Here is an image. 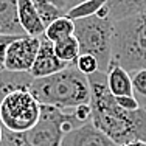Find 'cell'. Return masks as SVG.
Segmentation results:
<instances>
[{
	"instance_id": "20",
	"label": "cell",
	"mask_w": 146,
	"mask_h": 146,
	"mask_svg": "<svg viewBox=\"0 0 146 146\" xmlns=\"http://www.w3.org/2000/svg\"><path fill=\"white\" fill-rule=\"evenodd\" d=\"M48 3H51L53 6H56L58 9H61L62 13H67L68 9V0H47Z\"/></svg>"
},
{
	"instance_id": "5",
	"label": "cell",
	"mask_w": 146,
	"mask_h": 146,
	"mask_svg": "<svg viewBox=\"0 0 146 146\" xmlns=\"http://www.w3.org/2000/svg\"><path fill=\"white\" fill-rule=\"evenodd\" d=\"M73 36L78 40L79 54H90L98 62V70L106 73L112 61L113 22L107 16H90L73 20Z\"/></svg>"
},
{
	"instance_id": "4",
	"label": "cell",
	"mask_w": 146,
	"mask_h": 146,
	"mask_svg": "<svg viewBox=\"0 0 146 146\" xmlns=\"http://www.w3.org/2000/svg\"><path fill=\"white\" fill-rule=\"evenodd\" d=\"M112 62L127 73L146 68V11L113 22Z\"/></svg>"
},
{
	"instance_id": "22",
	"label": "cell",
	"mask_w": 146,
	"mask_h": 146,
	"mask_svg": "<svg viewBox=\"0 0 146 146\" xmlns=\"http://www.w3.org/2000/svg\"><path fill=\"white\" fill-rule=\"evenodd\" d=\"M123 146H146V141H131V143H126V145H123Z\"/></svg>"
},
{
	"instance_id": "13",
	"label": "cell",
	"mask_w": 146,
	"mask_h": 146,
	"mask_svg": "<svg viewBox=\"0 0 146 146\" xmlns=\"http://www.w3.org/2000/svg\"><path fill=\"white\" fill-rule=\"evenodd\" d=\"M73 31H75V23H73V20H70L67 16H62L56 20H53V22L45 28L44 36L47 37L51 44H54L61 39L73 36Z\"/></svg>"
},
{
	"instance_id": "16",
	"label": "cell",
	"mask_w": 146,
	"mask_h": 146,
	"mask_svg": "<svg viewBox=\"0 0 146 146\" xmlns=\"http://www.w3.org/2000/svg\"><path fill=\"white\" fill-rule=\"evenodd\" d=\"M131 82H132V95L138 101L140 107L146 109V68L131 72Z\"/></svg>"
},
{
	"instance_id": "3",
	"label": "cell",
	"mask_w": 146,
	"mask_h": 146,
	"mask_svg": "<svg viewBox=\"0 0 146 146\" xmlns=\"http://www.w3.org/2000/svg\"><path fill=\"white\" fill-rule=\"evenodd\" d=\"M81 126L72 110L40 106V118L33 129L13 134L3 129L0 146H61V140L67 132Z\"/></svg>"
},
{
	"instance_id": "7",
	"label": "cell",
	"mask_w": 146,
	"mask_h": 146,
	"mask_svg": "<svg viewBox=\"0 0 146 146\" xmlns=\"http://www.w3.org/2000/svg\"><path fill=\"white\" fill-rule=\"evenodd\" d=\"M40 37L16 36L5 50L3 67L11 73H30L39 51Z\"/></svg>"
},
{
	"instance_id": "10",
	"label": "cell",
	"mask_w": 146,
	"mask_h": 146,
	"mask_svg": "<svg viewBox=\"0 0 146 146\" xmlns=\"http://www.w3.org/2000/svg\"><path fill=\"white\" fill-rule=\"evenodd\" d=\"M17 19L25 36L40 37L45 33V27L39 19L31 0H17Z\"/></svg>"
},
{
	"instance_id": "6",
	"label": "cell",
	"mask_w": 146,
	"mask_h": 146,
	"mask_svg": "<svg viewBox=\"0 0 146 146\" xmlns=\"http://www.w3.org/2000/svg\"><path fill=\"white\" fill-rule=\"evenodd\" d=\"M40 118V104L28 89L8 93L0 103V124L13 134L33 129Z\"/></svg>"
},
{
	"instance_id": "21",
	"label": "cell",
	"mask_w": 146,
	"mask_h": 146,
	"mask_svg": "<svg viewBox=\"0 0 146 146\" xmlns=\"http://www.w3.org/2000/svg\"><path fill=\"white\" fill-rule=\"evenodd\" d=\"M82 2H87V0H68V9H72L73 6L79 5V3H82ZM68 9H67V11H68Z\"/></svg>"
},
{
	"instance_id": "14",
	"label": "cell",
	"mask_w": 146,
	"mask_h": 146,
	"mask_svg": "<svg viewBox=\"0 0 146 146\" xmlns=\"http://www.w3.org/2000/svg\"><path fill=\"white\" fill-rule=\"evenodd\" d=\"M53 51H54V54H56V58L59 61H62L64 64L73 65L79 56L78 40L75 39V36L61 39V40H58V42L53 44Z\"/></svg>"
},
{
	"instance_id": "23",
	"label": "cell",
	"mask_w": 146,
	"mask_h": 146,
	"mask_svg": "<svg viewBox=\"0 0 146 146\" xmlns=\"http://www.w3.org/2000/svg\"><path fill=\"white\" fill-rule=\"evenodd\" d=\"M2 132H3V127H2V124H0V140H2Z\"/></svg>"
},
{
	"instance_id": "19",
	"label": "cell",
	"mask_w": 146,
	"mask_h": 146,
	"mask_svg": "<svg viewBox=\"0 0 146 146\" xmlns=\"http://www.w3.org/2000/svg\"><path fill=\"white\" fill-rule=\"evenodd\" d=\"M16 36H0V72L5 70L3 67V61H5V50L8 47V44L14 39Z\"/></svg>"
},
{
	"instance_id": "12",
	"label": "cell",
	"mask_w": 146,
	"mask_h": 146,
	"mask_svg": "<svg viewBox=\"0 0 146 146\" xmlns=\"http://www.w3.org/2000/svg\"><path fill=\"white\" fill-rule=\"evenodd\" d=\"M112 22L146 11V0H109L103 9Z\"/></svg>"
},
{
	"instance_id": "9",
	"label": "cell",
	"mask_w": 146,
	"mask_h": 146,
	"mask_svg": "<svg viewBox=\"0 0 146 146\" xmlns=\"http://www.w3.org/2000/svg\"><path fill=\"white\" fill-rule=\"evenodd\" d=\"M61 146H118L107 135L98 131L92 121L72 129L62 137Z\"/></svg>"
},
{
	"instance_id": "15",
	"label": "cell",
	"mask_w": 146,
	"mask_h": 146,
	"mask_svg": "<svg viewBox=\"0 0 146 146\" xmlns=\"http://www.w3.org/2000/svg\"><path fill=\"white\" fill-rule=\"evenodd\" d=\"M31 3H33L34 9H36L39 19L42 20L45 28H47L53 20H56V19H59V17L65 16V13H62L61 9L56 8V6H53L51 3H48L47 0H31Z\"/></svg>"
},
{
	"instance_id": "18",
	"label": "cell",
	"mask_w": 146,
	"mask_h": 146,
	"mask_svg": "<svg viewBox=\"0 0 146 146\" xmlns=\"http://www.w3.org/2000/svg\"><path fill=\"white\" fill-rule=\"evenodd\" d=\"M117 104L121 107V109L124 110H137L140 109V104H138V101L134 98V95L132 96H118V98H115Z\"/></svg>"
},
{
	"instance_id": "8",
	"label": "cell",
	"mask_w": 146,
	"mask_h": 146,
	"mask_svg": "<svg viewBox=\"0 0 146 146\" xmlns=\"http://www.w3.org/2000/svg\"><path fill=\"white\" fill-rule=\"evenodd\" d=\"M67 67H70V65L64 64L62 61H59L56 58V54L53 51V44L45 36H40L39 51H37L34 64H33V67H31L28 75L33 79L45 78V76H50V75H54L58 72L65 70Z\"/></svg>"
},
{
	"instance_id": "11",
	"label": "cell",
	"mask_w": 146,
	"mask_h": 146,
	"mask_svg": "<svg viewBox=\"0 0 146 146\" xmlns=\"http://www.w3.org/2000/svg\"><path fill=\"white\" fill-rule=\"evenodd\" d=\"M106 82L109 92L115 98H118V96H132L131 75L112 61H110L109 67L106 70Z\"/></svg>"
},
{
	"instance_id": "17",
	"label": "cell",
	"mask_w": 146,
	"mask_h": 146,
	"mask_svg": "<svg viewBox=\"0 0 146 146\" xmlns=\"http://www.w3.org/2000/svg\"><path fill=\"white\" fill-rule=\"evenodd\" d=\"M73 65H75L84 76H90V75H93V73L100 72L96 59L93 56H90V54H79Z\"/></svg>"
},
{
	"instance_id": "2",
	"label": "cell",
	"mask_w": 146,
	"mask_h": 146,
	"mask_svg": "<svg viewBox=\"0 0 146 146\" xmlns=\"http://www.w3.org/2000/svg\"><path fill=\"white\" fill-rule=\"evenodd\" d=\"M28 90L40 106L72 110L78 106L90 104L89 79L75 65L54 75L33 79Z\"/></svg>"
},
{
	"instance_id": "1",
	"label": "cell",
	"mask_w": 146,
	"mask_h": 146,
	"mask_svg": "<svg viewBox=\"0 0 146 146\" xmlns=\"http://www.w3.org/2000/svg\"><path fill=\"white\" fill-rule=\"evenodd\" d=\"M90 87V121L115 145L146 141V109L124 110L109 92L106 73L96 72L87 76Z\"/></svg>"
}]
</instances>
